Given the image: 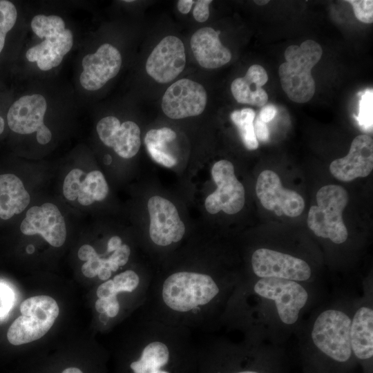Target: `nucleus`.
Returning <instances> with one entry per match:
<instances>
[{"mask_svg":"<svg viewBox=\"0 0 373 373\" xmlns=\"http://www.w3.org/2000/svg\"><path fill=\"white\" fill-rule=\"evenodd\" d=\"M211 175L217 189L207 197L206 210L211 214L220 211L227 214L239 212L245 204V189L235 175L233 164L226 160L216 162Z\"/></svg>","mask_w":373,"mask_h":373,"instance_id":"6e6552de","label":"nucleus"},{"mask_svg":"<svg viewBox=\"0 0 373 373\" xmlns=\"http://www.w3.org/2000/svg\"><path fill=\"white\" fill-rule=\"evenodd\" d=\"M251 267L258 278H275L300 283L312 277L311 267L304 260L267 248L254 251Z\"/></svg>","mask_w":373,"mask_h":373,"instance_id":"1a4fd4ad","label":"nucleus"},{"mask_svg":"<svg viewBox=\"0 0 373 373\" xmlns=\"http://www.w3.org/2000/svg\"><path fill=\"white\" fill-rule=\"evenodd\" d=\"M170 341L162 336H148L138 360L132 362L130 367L134 373H153L162 369L169 362Z\"/></svg>","mask_w":373,"mask_h":373,"instance_id":"5701e85b","label":"nucleus"},{"mask_svg":"<svg viewBox=\"0 0 373 373\" xmlns=\"http://www.w3.org/2000/svg\"><path fill=\"white\" fill-rule=\"evenodd\" d=\"M250 292L257 305L263 307L264 322L267 320L284 328L298 323L310 298L305 285L300 283L275 278H258Z\"/></svg>","mask_w":373,"mask_h":373,"instance_id":"f03ea898","label":"nucleus"},{"mask_svg":"<svg viewBox=\"0 0 373 373\" xmlns=\"http://www.w3.org/2000/svg\"><path fill=\"white\" fill-rule=\"evenodd\" d=\"M211 0H198L193 10V15L198 22H204L209 17V5Z\"/></svg>","mask_w":373,"mask_h":373,"instance_id":"72a5a7b5","label":"nucleus"},{"mask_svg":"<svg viewBox=\"0 0 373 373\" xmlns=\"http://www.w3.org/2000/svg\"><path fill=\"white\" fill-rule=\"evenodd\" d=\"M104 258L99 255L86 261L82 267L83 274L88 278H93L97 276L99 269L104 265Z\"/></svg>","mask_w":373,"mask_h":373,"instance_id":"473e14b6","label":"nucleus"},{"mask_svg":"<svg viewBox=\"0 0 373 373\" xmlns=\"http://www.w3.org/2000/svg\"><path fill=\"white\" fill-rule=\"evenodd\" d=\"M373 169V140L359 135L352 142L348 154L334 160L329 165L332 175L343 182L367 176Z\"/></svg>","mask_w":373,"mask_h":373,"instance_id":"f3484780","label":"nucleus"},{"mask_svg":"<svg viewBox=\"0 0 373 373\" xmlns=\"http://www.w3.org/2000/svg\"><path fill=\"white\" fill-rule=\"evenodd\" d=\"M358 20L366 23L373 22L372 0H348Z\"/></svg>","mask_w":373,"mask_h":373,"instance_id":"7c9ffc66","label":"nucleus"},{"mask_svg":"<svg viewBox=\"0 0 373 373\" xmlns=\"http://www.w3.org/2000/svg\"><path fill=\"white\" fill-rule=\"evenodd\" d=\"M186 64L184 46L177 37L169 35L155 47L146 63L147 74L155 81L166 84L175 79Z\"/></svg>","mask_w":373,"mask_h":373,"instance_id":"4468645a","label":"nucleus"},{"mask_svg":"<svg viewBox=\"0 0 373 373\" xmlns=\"http://www.w3.org/2000/svg\"><path fill=\"white\" fill-rule=\"evenodd\" d=\"M350 343L352 354L361 360L373 356V309L370 303H363L352 315Z\"/></svg>","mask_w":373,"mask_h":373,"instance_id":"aec40b11","label":"nucleus"},{"mask_svg":"<svg viewBox=\"0 0 373 373\" xmlns=\"http://www.w3.org/2000/svg\"><path fill=\"white\" fill-rule=\"evenodd\" d=\"M125 1V2H132V1H132V0H126V1Z\"/></svg>","mask_w":373,"mask_h":373,"instance_id":"3c124183","label":"nucleus"},{"mask_svg":"<svg viewBox=\"0 0 373 373\" xmlns=\"http://www.w3.org/2000/svg\"><path fill=\"white\" fill-rule=\"evenodd\" d=\"M61 373H83L77 367H68L65 369Z\"/></svg>","mask_w":373,"mask_h":373,"instance_id":"37998d69","label":"nucleus"},{"mask_svg":"<svg viewBox=\"0 0 373 373\" xmlns=\"http://www.w3.org/2000/svg\"><path fill=\"white\" fill-rule=\"evenodd\" d=\"M372 89H368L361 96L359 103V113L356 117L358 124L367 132L372 130Z\"/></svg>","mask_w":373,"mask_h":373,"instance_id":"cd10ccee","label":"nucleus"},{"mask_svg":"<svg viewBox=\"0 0 373 373\" xmlns=\"http://www.w3.org/2000/svg\"><path fill=\"white\" fill-rule=\"evenodd\" d=\"M86 174L79 169L70 171L65 178L63 184V193L68 200H75L77 198L82 182Z\"/></svg>","mask_w":373,"mask_h":373,"instance_id":"c756f323","label":"nucleus"},{"mask_svg":"<svg viewBox=\"0 0 373 373\" xmlns=\"http://www.w3.org/2000/svg\"><path fill=\"white\" fill-rule=\"evenodd\" d=\"M25 235L40 234L50 245L61 246L66 238L64 217L54 204L46 202L30 208L20 225Z\"/></svg>","mask_w":373,"mask_h":373,"instance_id":"dca6fc26","label":"nucleus"},{"mask_svg":"<svg viewBox=\"0 0 373 373\" xmlns=\"http://www.w3.org/2000/svg\"><path fill=\"white\" fill-rule=\"evenodd\" d=\"M255 135L257 140L265 142L269 140V131L266 123L263 122L258 117L255 119L254 123Z\"/></svg>","mask_w":373,"mask_h":373,"instance_id":"c9c22d12","label":"nucleus"},{"mask_svg":"<svg viewBox=\"0 0 373 373\" xmlns=\"http://www.w3.org/2000/svg\"><path fill=\"white\" fill-rule=\"evenodd\" d=\"M108 193V186L104 175L99 171H93L86 174L82 182L78 202L84 206L95 201H102Z\"/></svg>","mask_w":373,"mask_h":373,"instance_id":"393cba45","label":"nucleus"},{"mask_svg":"<svg viewBox=\"0 0 373 373\" xmlns=\"http://www.w3.org/2000/svg\"><path fill=\"white\" fill-rule=\"evenodd\" d=\"M256 193L263 207L272 211L278 216H300L305 207L300 195L285 189L278 175L271 170H264L258 177Z\"/></svg>","mask_w":373,"mask_h":373,"instance_id":"9b49d317","label":"nucleus"},{"mask_svg":"<svg viewBox=\"0 0 373 373\" xmlns=\"http://www.w3.org/2000/svg\"><path fill=\"white\" fill-rule=\"evenodd\" d=\"M147 207L150 217L149 236L153 243L166 247L182 239L185 225L171 201L161 196H152Z\"/></svg>","mask_w":373,"mask_h":373,"instance_id":"ddd939ff","label":"nucleus"},{"mask_svg":"<svg viewBox=\"0 0 373 373\" xmlns=\"http://www.w3.org/2000/svg\"><path fill=\"white\" fill-rule=\"evenodd\" d=\"M153 373H170V372L166 370H160V371L153 372Z\"/></svg>","mask_w":373,"mask_h":373,"instance_id":"8fccbe9b","label":"nucleus"},{"mask_svg":"<svg viewBox=\"0 0 373 373\" xmlns=\"http://www.w3.org/2000/svg\"><path fill=\"white\" fill-rule=\"evenodd\" d=\"M352 315L338 308L323 310L310 328L309 341L329 358L345 363L352 355L350 343Z\"/></svg>","mask_w":373,"mask_h":373,"instance_id":"39448f33","label":"nucleus"},{"mask_svg":"<svg viewBox=\"0 0 373 373\" xmlns=\"http://www.w3.org/2000/svg\"><path fill=\"white\" fill-rule=\"evenodd\" d=\"M97 132L101 141L123 158L133 157L140 148V129L132 121L120 124L117 117L108 116L99 121Z\"/></svg>","mask_w":373,"mask_h":373,"instance_id":"a211bd4d","label":"nucleus"},{"mask_svg":"<svg viewBox=\"0 0 373 373\" xmlns=\"http://www.w3.org/2000/svg\"><path fill=\"white\" fill-rule=\"evenodd\" d=\"M121 65L119 51L110 44H104L95 53L84 57L83 71L79 77L80 84L86 90H99L117 75Z\"/></svg>","mask_w":373,"mask_h":373,"instance_id":"2eb2a0df","label":"nucleus"},{"mask_svg":"<svg viewBox=\"0 0 373 373\" xmlns=\"http://www.w3.org/2000/svg\"><path fill=\"white\" fill-rule=\"evenodd\" d=\"M255 117V111L249 108L236 110L230 115L232 122L238 129L242 143L250 151L256 150L259 145L254 128Z\"/></svg>","mask_w":373,"mask_h":373,"instance_id":"a878e982","label":"nucleus"},{"mask_svg":"<svg viewBox=\"0 0 373 373\" xmlns=\"http://www.w3.org/2000/svg\"><path fill=\"white\" fill-rule=\"evenodd\" d=\"M111 274L112 271L109 268L102 266L98 272L97 276L102 280H107L111 277Z\"/></svg>","mask_w":373,"mask_h":373,"instance_id":"79ce46f5","label":"nucleus"},{"mask_svg":"<svg viewBox=\"0 0 373 373\" xmlns=\"http://www.w3.org/2000/svg\"><path fill=\"white\" fill-rule=\"evenodd\" d=\"M112 162L111 156L109 155H106L104 156V162L106 164H110Z\"/></svg>","mask_w":373,"mask_h":373,"instance_id":"49530a36","label":"nucleus"},{"mask_svg":"<svg viewBox=\"0 0 373 373\" xmlns=\"http://www.w3.org/2000/svg\"><path fill=\"white\" fill-rule=\"evenodd\" d=\"M222 289V285L209 274L180 271L164 279L160 293L166 309L175 314L191 316L216 303Z\"/></svg>","mask_w":373,"mask_h":373,"instance_id":"f257e3e1","label":"nucleus"},{"mask_svg":"<svg viewBox=\"0 0 373 373\" xmlns=\"http://www.w3.org/2000/svg\"><path fill=\"white\" fill-rule=\"evenodd\" d=\"M277 108L273 104L264 106L258 115V117L265 123L271 121L276 116Z\"/></svg>","mask_w":373,"mask_h":373,"instance_id":"4c0bfd02","label":"nucleus"},{"mask_svg":"<svg viewBox=\"0 0 373 373\" xmlns=\"http://www.w3.org/2000/svg\"><path fill=\"white\" fill-rule=\"evenodd\" d=\"M194 1L193 0H180L178 1V9L182 14H187L191 10Z\"/></svg>","mask_w":373,"mask_h":373,"instance_id":"a19ab883","label":"nucleus"},{"mask_svg":"<svg viewBox=\"0 0 373 373\" xmlns=\"http://www.w3.org/2000/svg\"><path fill=\"white\" fill-rule=\"evenodd\" d=\"M322 54L320 44L312 39L286 48V61L279 66L278 74L282 88L291 101L305 103L314 96L315 81L311 71Z\"/></svg>","mask_w":373,"mask_h":373,"instance_id":"7ed1b4c3","label":"nucleus"},{"mask_svg":"<svg viewBox=\"0 0 373 373\" xmlns=\"http://www.w3.org/2000/svg\"><path fill=\"white\" fill-rule=\"evenodd\" d=\"M17 18V10L10 1L0 0V53L6 41L7 34L14 27Z\"/></svg>","mask_w":373,"mask_h":373,"instance_id":"bb28decb","label":"nucleus"},{"mask_svg":"<svg viewBox=\"0 0 373 373\" xmlns=\"http://www.w3.org/2000/svg\"><path fill=\"white\" fill-rule=\"evenodd\" d=\"M30 197L21 180L14 174L0 175V218L8 220L21 213Z\"/></svg>","mask_w":373,"mask_h":373,"instance_id":"4be33fe9","label":"nucleus"},{"mask_svg":"<svg viewBox=\"0 0 373 373\" xmlns=\"http://www.w3.org/2000/svg\"><path fill=\"white\" fill-rule=\"evenodd\" d=\"M115 294L120 292H132L140 284V277L133 270H126L117 275L113 279Z\"/></svg>","mask_w":373,"mask_h":373,"instance_id":"c85d7f7f","label":"nucleus"},{"mask_svg":"<svg viewBox=\"0 0 373 373\" xmlns=\"http://www.w3.org/2000/svg\"><path fill=\"white\" fill-rule=\"evenodd\" d=\"M131 249L128 245H122L107 258L108 266L112 271H116L119 267L124 266L128 260Z\"/></svg>","mask_w":373,"mask_h":373,"instance_id":"2f4dec72","label":"nucleus"},{"mask_svg":"<svg viewBox=\"0 0 373 373\" xmlns=\"http://www.w3.org/2000/svg\"><path fill=\"white\" fill-rule=\"evenodd\" d=\"M4 120L0 116V134H1L4 130Z\"/></svg>","mask_w":373,"mask_h":373,"instance_id":"de8ad7c7","label":"nucleus"},{"mask_svg":"<svg viewBox=\"0 0 373 373\" xmlns=\"http://www.w3.org/2000/svg\"><path fill=\"white\" fill-rule=\"evenodd\" d=\"M236 373H259V372H255V371H251V370H246V371L238 372Z\"/></svg>","mask_w":373,"mask_h":373,"instance_id":"09e8293b","label":"nucleus"},{"mask_svg":"<svg viewBox=\"0 0 373 373\" xmlns=\"http://www.w3.org/2000/svg\"><path fill=\"white\" fill-rule=\"evenodd\" d=\"M175 138V132L169 128L151 129L146 133L144 144L149 155L155 162L171 168L175 165L177 160L165 149L166 144Z\"/></svg>","mask_w":373,"mask_h":373,"instance_id":"b1692460","label":"nucleus"},{"mask_svg":"<svg viewBox=\"0 0 373 373\" xmlns=\"http://www.w3.org/2000/svg\"><path fill=\"white\" fill-rule=\"evenodd\" d=\"M97 296L99 298H107L113 296H116L115 294L113 280H107L101 284L97 288Z\"/></svg>","mask_w":373,"mask_h":373,"instance_id":"e433bc0d","label":"nucleus"},{"mask_svg":"<svg viewBox=\"0 0 373 373\" xmlns=\"http://www.w3.org/2000/svg\"><path fill=\"white\" fill-rule=\"evenodd\" d=\"M12 293L9 288L0 285V316L6 313L12 303Z\"/></svg>","mask_w":373,"mask_h":373,"instance_id":"f704fd0d","label":"nucleus"},{"mask_svg":"<svg viewBox=\"0 0 373 373\" xmlns=\"http://www.w3.org/2000/svg\"><path fill=\"white\" fill-rule=\"evenodd\" d=\"M30 26L34 33L44 40L27 50V59L36 61L41 70L58 66L73 46L70 30L66 28L64 20L57 15H37Z\"/></svg>","mask_w":373,"mask_h":373,"instance_id":"20e7f679","label":"nucleus"},{"mask_svg":"<svg viewBox=\"0 0 373 373\" xmlns=\"http://www.w3.org/2000/svg\"><path fill=\"white\" fill-rule=\"evenodd\" d=\"M316 206H312L307 216L308 227L318 237L335 244L345 242L348 236L343 220V211L348 202V194L341 186L329 184L316 193Z\"/></svg>","mask_w":373,"mask_h":373,"instance_id":"423d86ee","label":"nucleus"},{"mask_svg":"<svg viewBox=\"0 0 373 373\" xmlns=\"http://www.w3.org/2000/svg\"><path fill=\"white\" fill-rule=\"evenodd\" d=\"M269 2V1H268V0H258V1L256 0V1H254V3L259 5V6L265 5Z\"/></svg>","mask_w":373,"mask_h":373,"instance_id":"a18cd8bd","label":"nucleus"},{"mask_svg":"<svg viewBox=\"0 0 373 373\" xmlns=\"http://www.w3.org/2000/svg\"><path fill=\"white\" fill-rule=\"evenodd\" d=\"M207 101V92L202 84L191 79H181L165 91L162 108L169 118L182 119L200 115Z\"/></svg>","mask_w":373,"mask_h":373,"instance_id":"f8f14e48","label":"nucleus"},{"mask_svg":"<svg viewBox=\"0 0 373 373\" xmlns=\"http://www.w3.org/2000/svg\"><path fill=\"white\" fill-rule=\"evenodd\" d=\"M220 31L204 27L196 30L191 38V48L198 64L203 68L214 69L227 64L231 59L230 50L219 39Z\"/></svg>","mask_w":373,"mask_h":373,"instance_id":"6ab92c4d","label":"nucleus"},{"mask_svg":"<svg viewBox=\"0 0 373 373\" xmlns=\"http://www.w3.org/2000/svg\"><path fill=\"white\" fill-rule=\"evenodd\" d=\"M35 251V247L32 245H29L26 247V252L29 254H32Z\"/></svg>","mask_w":373,"mask_h":373,"instance_id":"c03bdc74","label":"nucleus"},{"mask_svg":"<svg viewBox=\"0 0 373 373\" xmlns=\"http://www.w3.org/2000/svg\"><path fill=\"white\" fill-rule=\"evenodd\" d=\"M97 255L95 249L88 245L82 246L78 251L79 258L84 261H87Z\"/></svg>","mask_w":373,"mask_h":373,"instance_id":"58836bf2","label":"nucleus"},{"mask_svg":"<svg viewBox=\"0 0 373 373\" xmlns=\"http://www.w3.org/2000/svg\"><path fill=\"white\" fill-rule=\"evenodd\" d=\"M122 245V239L119 236H115L111 237L108 242L107 252L108 253L114 252Z\"/></svg>","mask_w":373,"mask_h":373,"instance_id":"ea45409f","label":"nucleus"},{"mask_svg":"<svg viewBox=\"0 0 373 373\" xmlns=\"http://www.w3.org/2000/svg\"><path fill=\"white\" fill-rule=\"evenodd\" d=\"M21 316L16 318L7 332L8 341L19 345L37 340L53 325L59 315V307L48 296L27 298L20 305Z\"/></svg>","mask_w":373,"mask_h":373,"instance_id":"0eeeda50","label":"nucleus"},{"mask_svg":"<svg viewBox=\"0 0 373 373\" xmlns=\"http://www.w3.org/2000/svg\"><path fill=\"white\" fill-rule=\"evenodd\" d=\"M47 108L46 100L39 94L25 95L15 102L7 114L10 128L19 134L37 132V140L41 144L50 142L52 133L44 123Z\"/></svg>","mask_w":373,"mask_h":373,"instance_id":"9d476101","label":"nucleus"},{"mask_svg":"<svg viewBox=\"0 0 373 373\" xmlns=\"http://www.w3.org/2000/svg\"><path fill=\"white\" fill-rule=\"evenodd\" d=\"M267 80L265 69L259 64H254L248 68L243 77L236 78L232 82L231 93L239 103L264 106L268 101V95L262 87Z\"/></svg>","mask_w":373,"mask_h":373,"instance_id":"412c9836","label":"nucleus"}]
</instances>
